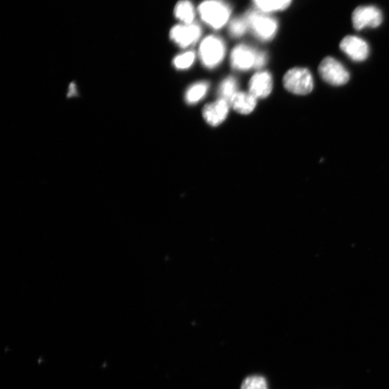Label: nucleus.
<instances>
[{
	"mask_svg": "<svg viewBox=\"0 0 389 389\" xmlns=\"http://www.w3.org/2000/svg\"><path fill=\"white\" fill-rule=\"evenodd\" d=\"M241 389H269V386L264 377L252 376L244 380Z\"/></svg>",
	"mask_w": 389,
	"mask_h": 389,
	"instance_id": "18",
	"label": "nucleus"
},
{
	"mask_svg": "<svg viewBox=\"0 0 389 389\" xmlns=\"http://www.w3.org/2000/svg\"><path fill=\"white\" fill-rule=\"evenodd\" d=\"M266 62H267L266 54H265L264 52L258 51L256 57L255 68L257 69L262 68V66H264L265 64H266Z\"/></svg>",
	"mask_w": 389,
	"mask_h": 389,
	"instance_id": "20",
	"label": "nucleus"
},
{
	"mask_svg": "<svg viewBox=\"0 0 389 389\" xmlns=\"http://www.w3.org/2000/svg\"><path fill=\"white\" fill-rule=\"evenodd\" d=\"M208 89L207 82H199L191 86L186 94V100L189 104H194L201 100Z\"/></svg>",
	"mask_w": 389,
	"mask_h": 389,
	"instance_id": "16",
	"label": "nucleus"
},
{
	"mask_svg": "<svg viewBox=\"0 0 389 389\" xmlns=\"http://www.w3.org/2000/svg\"><path fill=\"white\" fill-rule=\"evenodd\" d=\"M174 14L181 24H190L194 23L197 12L190 0H181L175 6Z\"/></svg>",
	"mask_w": 389,
	"mask_h": 389,
	"instance_id": "13",
	"label": "nucleus"
},
{
	"mask_svg": "<svg viewBox=\"0 0 389 389\" xmlns=\"http://www.w3.org/2000/svg\"><path fill=\"white\" fill-rule=\"evenodd\" d=\"M382 20L381 12L374 6L359 7L352 14L353 26L358 30L377 28L381 24Z\"/></svg>",
	"mask_w": 389,
	"mask_h": 389,
	"instance_id": "7",
	"label": "nucleus"
},
{
	"mask_svg": "<svg viewBox=\"0 0 389 389\" xmlns=\"http://www.w3.org/2000/svg\"><path fill=\"white\" fill-rule=\"evenodd\" d=\"M319 73L324 81L334 86L345 84L350 80V73L344 65L330 57L322 61Z\"/></svg>",
	"mask_w": 389,
	"mask_h": 389,
	"instance_id": "5",
	"label": "nucleus"
},
{
	"mask_svg": "<svg viewBox=\"0 0 389 389\" xmlns=\"http://www.w3.org/2000/svg\"><path fill=\"white\" fill-rule=\"evenodd\" d=\"M202 29L197 23L181 24L174 26L170 33V39L181 48L197 43L201 37Z\"/></svg>",
	"mask_w": 389,
	"mask_h": 389,
	"instance_id": "6",
	"label": "nucleus"
},
{
	"mask_svg": "<svg viewBox=\"0 0 389 389\" xmlns=\"http://www.w3.org/2000/svg\"><path fill=\"white\" fill-rule=\"evenodd\" d=\"M228 113V105L226 100L220 99L217 102L205 106L203 115L208 125L217 127L226 119Z\"/></svg>",
	"mask_w": 389,
	"mask_h": 389,
	"instance_id": "10",
	"label": "nucleus"
},
{
	"mask_svg": "<svg viewBox=\"0 0 389 389\" xmlns=\"http://www.w3.org/2000/svg\"><path fill=\"white\" fill-rule=\"evenodd\" d=\"M273 88L271 75L266 72L255 75L250 82V92L255 98L268 97Z\"/></svg>",
	"mask_w": 389,
	"mask_h": 389,
	"instance_id": "11",
	"label": "nucleus"
},
{
	"mask_svg": "<svg viewBox=\"0 0 389 389\" xmlns=\"http://www.w3.org/2000/svg\"><path fill=\"white\" fill-rule=\"evenodd\" d=\"M255 9L271 14L286 10L292 0H253Z\"/></svg>",
	"mask_w": 389,
	"mask_h": 389,
	"instance_id": "14",
	"label": "nucleus"
},
{
	"mask_svg": "<svg viewBox=\"0 0 389 389\" xmlns=\"http://www.w3.org/2000/svg\"><path fill=\"white\" fill-rule=\"evenodd\" d=\"M244 16L250 30L260 40L267 42L275 37L278 24L271 14L255 9L247 12Z\"/></svg>",
	"mask_w": 389,
	"mask_h": 389,
	"instance_id": "2",
	"label": "nucleus"
},
{
	"mask_svg": "<svg viewBox=\"0 0 389 389\" xmlns=\"http://www.w3.org/2000/svg\"><path fill=\"white\" fill-rule=\"evenodd\" d=\"M237 83L235 78H228L221 84L219 94L221 99L231 100L233 97L237 93Z\"/></svg>",
	"mask_w": 389,
	"mask_h": 389,
	"instance_id": "17",
	"label": "nucleus"
},
{
	"mask_svg": "<svg viewBox=\"0 0 389 389\" xmlns=\"http://www.w3.org/2000/svg\"><path fill=\"white\" fill-rule=\"evenodd\" d=\"M257 52L249 46L241 44L236 46L231 55L233 66L241 71L255 67Z\"/></svg>",
	"mask_w": 389,
	"mask_h": 389,
	"instance_id": "9",
	"label": "nucleus"
},
{
	"mask_svg": "<svg viewBox=\"0 0 389 389\" xmlns=\"http://www.w3.org/2000/svg\"><path fill=\"white\" fill-rule=\"evenodd\" d=\"M249 25L245 16L237 17L228 23V32L234 38L242 37L246 32H248Z\"/></svg>",
	"mask_w": 389,
	"mask_h": 389,
	"instance_id": "15",
	"label": "nucleus"
},
{
	"mask_svg": "<svg viewBox=\"0 0 389 389\" xmlns=\"http://www.w3.org/2000/svg\"><path fill=\"white\" fill-rule=\"evenodd\" d=\"M196 58L193 51H187L174 59L173 64L177 69H186L192 66Z\"/></svg>",
	"mask_w": 389,
	"mask_h": 389,
	"instance_id": "19",
	"label": "nucleus"
},
{
	"mask_svg": "<svg viewBox=\"0 0 389 389\" xmlns=\"http://www.w3.org/2000/svg\"><path fill=\"white\" fill-rule=\"evenodd\" d=\"M284 84L287 91L299 96L309 94L314 88L312 75L305 68L290 69L284 76Z\"/></svg>",
	"mask_w": 389,
	"mask_h": 389,
	"instance_id": "3",
	"label": "nucleus"
},
{
	"mask_svg": "<svg viewBox=\"0 0 389 389\" xmlns=\"http://www.w3.org/2000/svg\"><path fill=\"white\" fill-rule=\"evenodd\" d=\"M225 51V44L221 39L216 35H209L200 45L199 56L205 66L214 68L223 60Z\"/></svg>",
	"mask_w": 389,
	"mask_h": 389,
	"instance_id": "4",
	"label": "nucleus"
},
{
	"mask_svg": "<svg viewBox=\"0 0 389 389\" xmlns=\"http://www.w3.org/2000/svg\"><path fill=\"white\" fill-rule=\"evenodd\" d=\"M341 49L352 61L363 62L369 55V46L365 41L355 35H348L341 43Z\"/></svg>",
	"mask_w": 389,
	"mask_h": 389,
	"instance_id": "8",
	"label": "nucleus"
},
{
	"mask_svg": "<svg viewBox=\"0 0 389 389\" xmlns=\"http://www.w3.org/2000/svg\"><path fill=\"white\" fill-rule=\"evenodd\" d=\"M256 99L251 93H237L230 102H231L233 109L238 113L249 114L255 108L257 104Z\"/></svg>",
	"mask_w": 389,
	"mask_h": 389,
	"instance_id": "12",
	"label": "nucleus"
},
{
	"mask_svg": "<svg viewBox=\"0 0 389 389\" xmlns=\"http://www.w3.org/2000/svg\"><path fill=\"white\" fill-rule=\"evenodd\" d=\"M232 7L225 0H204L198 8L201 20L212 28L219 30L231 21Z\"/></svg>",
	"mask_w": 389,
	"mask_h": 389,
	"instance_id": "1",
	"label": "nucleus"
}]
</instances>
